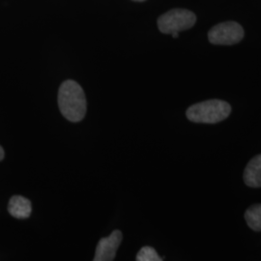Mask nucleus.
<instances>
[{
  "label": "nucleus",
  "mask_w": 261,
  "mask_h": 261,
  "mask_svg": "<svg viewBox=\"0 0 261 261\" xmlns=\"http://www.w3.org/2000/svg\"><path fill=\"white\" fill-rule=\"evenodd\" d=\"M57 100L59 111L67 120L80 122L84 119L87 103L84 89L76 82L68 80L61 84Z\"/></svg>",
  "instance_id": "1"
},
{
  "label": "nucleus",
  "mask_w": 261,
  "mask_h": 261,
  "mask_svg": "<svg viewBox=\"0 0 261 261\" xmlns=\"http://www.w3.org/2000/svg\"><path fill=\"white\" fill-rule=\"evenodd\" d=\"M231 112L230 105L222 100H208L195 103L187 110V118L195 123L215 124L226 119Z\"/></svg>",
  "instance_id": "2"
},
{
  "label": "nucleus",
  "mask_w": 261,
  "mask_h": 261,
  "mask_svg": "<svg viewBox=\"0 0 261 261\" xmlns=\"http://www.w3.org/2000/svg\"><path fill=\"white\" fill-rule=\"evenodd\" d=\"M196 21V15L193 12L186 9H173L159 18L158 28L165 34H173L193 28Z\"/></svg>",
  "instance_id": "3"
},
{
  "label": "nucleus",
  "mask_w": 261,
  "mask_h": 261,
  "mask_svg": "<svg viewBox=\"0 0 261 261\" xmlns=\"http://www.w3.org/2000/svg\"><path fill=\"white\" fill-rule=\"evenodd\" d=\"M244 38V29L235 21L222 22L211 28L208 33L209 41L214 45L230 46L239 43Z\"/></svg>",
  "instance_id": "4"
},
{
  "label": "nucleus",
  "mask_w": 261,
  "mask_h": 261,
  "mask_svg": "<svg viewBox=\"0 0 261 261\" xmlns=\"http://www.w3.org/2000/svg\"><path fill=\"white\" fill-rule=\"evenodd\" d=\"M120 230H114L109 237L102 238L96 248L93 261H113L122 242Z\"/></svg>",
  "instance_id": "5"
},
{
  "label": "nucleus",
  "mask_w": 261,
  "mask_h": 261,
  "mask_svg": "<svg viewBox=\"0 0 261 261\" xmlns=\"http://www.w3.org/2000/svg\"><path fill=\"white\" fill-rule=\"evenodd\" d=\"M243 178L247 186L261 188V154L254 156L248 163Z\"/></svg>",
  "instance_id": "6"
},
{
  "label": "nucleus",
  "mask_w": 261,
  "mask_h": 261,
  "mask_svg": "<svg viewBox=\"0 0 261 261\" xmlns=\"http://www.w3.org/2000/svg\"><path fill=\"white\" fill-rule=\"evenodd\" d=\"M9 214L16 219H28L32 213L31 201L22 196H13L8 204Z\"/></svg>",
  "instance_id": "7"
},
{
  "label": "nucleus",
  "mask_w": 261,
  "mask_h": 261,
  "mask_svg": "<svg viewBox=\"0 0 261 261\" xmlns=\"http://www.w3.org/2000/svg\"><path fill=\"white\" fill-rule=\"evenodd\" d=\"M245 220L250 228L254 231H261V204H254L247 209Z\"/></svg>",
  "instance_id": "8"
},
{
  "label": "nucleus",
  "mask_w": 261,
  "mask_h": 261,
  "mask_svg": "<svg viewBox=\"0 0 261 261\" xmlns=\"http://www.w3.org/2000/svg\"><path fill=\"white\" fill-rule=\"evenodd\" d=\"M136 261H164L161 256H159L158 253L155 249L152 247H143L140 250V252L137 254Z\"/></svg>",
  "instance_id": "9"
},
{
  "label": "nucleus",
  "mask_w": 261,
  "mask_h": 261,
  "mask_svg": "<svg viewBox=\"0 0 261 261\" xmlns=\"http://www.w3.org/2000/svg\"><path fill=\"white\" fill-rule=\"evenodd\" d=\"M4 157H5V153H4V150H3V148L1 147V145H0V162L4 159Z\"/></svg>",
  "instance_id": "10"
},
{
  "label": "nucleus",
  "mask_w": 261,
  "mask_h": 261,
  "mask_svg": "<svg viewBox=\"0 0 261 261\" xmlns=\"http://www.w3.org/2000/svg\"><path fill=\"white\" fill-rule=\"evenodd\" d=\"M178 34H179V33H173V34H171V35H172V37L173 38H177Z\"/></svg>",
  "instance_id": "11"
},
{
  "label": "nucleus",
  "mask_w": 261,
  "mask_h": 261,
  "mask_svg": "<svg viewBox=\"0 0 261 261\" xmlns=\"http://www.w3.org/2000/svg\"><path fill=\"white\" fill-rule=\"evenodd\" d=\"M133 1H139V2H141V1H144V0H133Z\"/></svg>",
  "instance_id": "12"
}]
</instances>
